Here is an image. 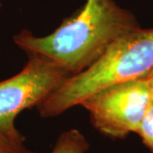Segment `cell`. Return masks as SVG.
I'll return each mask as SVG.
<instances>
[{
	"mask_svg": "<svg viewBox=\"0 0 153 153\" xmlns=\"http://www.w3.org/2000/svg\"><path fill=\"white\" fill-rule=\"evenodd\" d=\"M0 7H1V2H0Z\"/></svg>",
	"mask_w": 153,
	"mask_h": 153,
	"instance_id": "9",
	"label": "cell"
},
{
	"mask_svg": "<svg viewBox=\"0 0 153 153\" xmlns=\"http://www.w3.org/2000/svg\"><path fill=\"white\" fill-rule=\"evenodd\" d=\"M139 28L133 13L114 0H86L51 34L36 37L22 30L14 42L27 55L44 57L70 76L88 67L117 38Z\"/></svg>",
	"mask_w": 153,
	"mask_h": 153,
	"instance_id": "1",
	"label": "cell"
},
{
	"mask_svg": "<svg viewBox=\"0 0 153 153\" xmlns=\"http://www.w3.org/2000/svg\"><path fill=\"white\" fill-rule=\"evenodd\" d=\"M146 78V80H147L148 84H149V87H150L151 90H152V92L153 93V70L149 73V75H148Z\"/></svg>",
	"mask_w": 153,
	"mask_h": 153,
	"instance_id": "8",
	"label": "cell"
},
{
	"mask_svg": "<svg viewBox=\"0 0 153 153\" xmlns=\"http://www.w3.org/2000/svg\"><path fill=\"white\" fill-rule=\"evenodd\" d=\"M152 70L153 28L140 27L117 38L86 69L66 77L38 105L39 113L56 117L105 88L146 78Z\"/></svg>",
	"mask_w": 153,
	"mask_h": 153,
	"instance_id": "2",
	"label": "cell"
},
{
	"mask_svg": "<svg viewBox=\"0 0 153 153\" xmlns=\"http://www.w3.org/2000/svg\"><path fill=\"white\" fill-rule=\"evenodd\" d=\"M28 61L18 74L0 82V131L24 138L15 124L23 110L40 104L69 75L48 59L28 55Z\"/></svg>",
	"mask_w": 153,
	"mask_h": 153,
	"instance_id": "4",
	"label": "cell"
},
{
	"mask_svg": "<svg viewBox=\"0 0 153 153\" xmlns=\"http://www.w3.org/2000/svg\"><path fill=\"white\" fill-rule=\"evenodd\" d=\"M89 147L87 139L76 128L61 133L50 153H85Z\"/></svg>",
	"mask_w": 153,
	"mask_h": 153,
	"instance_id": "5",
	"label": "cell"
},
{
	"mask_svg": "<svg viewBox=\"0 0 153 153\" xmlns=\"http://www.w3.org/2000/svg\"><path fill=\"white\" fill-rule=\"evenodd\" d=\"M153 93L146 78L105 88L80 105L87 110L94 127L104 135L123 139L137 133Z\"/></svg>",
	"mask_w": 153,
	"mask_h": 153,
	"instance_id": "3",
	"label": "cell"
},
{
	"mask_svg": "<svg viewBox=\"0 0 153 153\" xmlns=\"http://www.w3.org/2000/svg\"><path fill=\"white\" fill-rule=\"evenodd\" d=\"M136 134L140 136L144 144L153 153V97L149 103Z\"/></svg>",
	"mask_w": 153,
	"mask_h": 153,
	"instance_id": "6",
	"label": "cell"
},
{
	"mask_svg": "<svg viewBox=\"0 0 153 153\" xmlns=\"http://www.w3.org/2000/svg\"><path fill=\"white\" fill-rule=\"evenodd\" d=\"M0 153H36L25 146V138H16L0 131Z\"/></svg>",
	"mask_w": 153,
	"mask_h": 153,
	"instance_id": "7",
	"label": "cell"
}]
</instances>
